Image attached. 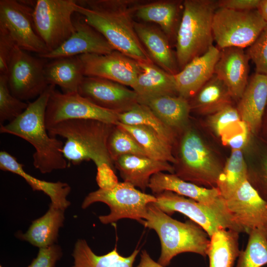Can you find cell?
I'll return each instance as SVG.
<instances>
[{
  "mask_svg": "<svg viewBox=\"0 0 267 267\" xmlns=\"http://www.w3.org/2000/svg\"><path fill=\"white\" fill-rule=\"evenodd\" d=\"M140 0H86L77 1L76 12L99 32L115 50L138 62H153L134 28Z\"/></svg>",
  "mask_w": 267,
  "mask_h": 267,
  "instance_id": "cell-1",
  "label": "cell"
},
{
  "mask_svg": "<svg viewBox=\"0 0 267 267\" xmlns=\"http://www.w3.org/2000/svg\"><path fill=\"white\" fill-rule=\"evenodd\" d=\"M55 87L49 85L36 100L28 102L26 110L18 117L6 125L0 126V133L19 137L34 147L33 165L44 174L68 167L67 160L62 152L63 143L49 134L45 123L47 102Z\"/></svg>",
  "mask_w": 267,
  "mask_h": 267,
  "instance_id": "cell-2",
  "label": "cell"
},
{
  "mask_svg": "<svg viewBox=\"0 0 267 267\" xmlns=\"http://www.w3.org/2000/svg\"><path fill=\"white\" fill-rule=\"evenodd\" d=\"M115 125L94 120H70L47 129L52 137L66 139L62 152L74 165L91 160L98 166L107 163L115 168L107 149L109 135Z\"/></svg>",
  "mask_w": 267,
  "mask_h": 267,
  "instance_id": "cell-3",
  "label": "cell"
},
{
  "mask_svg": "<svg viewBox=\"0 0 267 267\" xmlns=\"http://www.w3.org/2000/svg\"><path fill=\"white\" fill-rule=\"evenodd\" d=\"M155 231L160 239L161 253L158 263L164 267L177 255L186 252L207 256L209 235L192 221L181 222L160 210L154 203L148 204L142 223Z\"/></svg>",
  "mask_w": 267,
  "mask_h": 267,
  "instance_id": "cell-4",
  "label": "cell"
},
{
  "mask_svg": "<svg viewBox=\"0 0 267 267\" xmlns=\"http://www.w3.org/2000/svg\"><path fill=\"white\" fill-rule=\"evenodd\" d=\"M218 8L217 0L183 1L176 40V56L179 70L213 45L212 23Z\"/></svg>",
  "mask_w": 267,
  "mask_h": 267,
  "instance_id": "cell-5",
  "label": "cell"
},
{
  "mask_svg": "<svg viewBox=\"0 0 267 267\" xmlns=\"http://www.w3.org/2000/svg\"><path fill=\"white\" fill-rule=\"evenodd\" d=\"M179 134L175 174L200 186L217 187L223 166L194 129L188 126Z\"/></svg>",
  "mask_w": 267,
  "mask_h": 267,
  "instance_id": "cell-6",
  "label": "cell"
},
{
  "mask_svg": "<svg viewBox=\"0 0 267 267\" xmlns=\"http://www.w3.org/2000/svg\"><path fill=\"white\" fill-rule=\"evenodd\" d=\"M156 201L154 195L146 193L127 182H119L110 189H99L88 194L81 207L85 209L95 202H103L110 208V213L100 216V222L105 224L123 219L134 220L142 223L149 204Z\"/></svg>",
  "mask_w": 267,
  "mask_h": 267,
  "instance_id": "cell-7",
  "label": "cell"
},
{
  "mask_svg": "<svg viewBox=\"0 0 267 267\" xmlns=\"http://www.w3.org/2000/svg\"><path fill=\"white\" fill-rule=\"evenodd\" d=\"M267 25L258 9L239 11L218 8L212 23L214 40L220 50L248 47Z\"/></svg>",
  "mask_w": 267,
  "mask_h": 267,
  "instance_id": "cell-8",
  "label": "cell"
},
{
  "mask_svg": "<svg viewBox=\"0 0 267 267\" xmlns=\"http://www.w3.org/2000/svg\"><path fill=\"white\" fill-rule=\"evenodd\" d=\"M77 0H38L33 17L35 30L49 52L64 43L75 31L72 16Z\"/></svg>",
  "mask_w": 267,
  "mask_h": 267,
  "instance_id": "cell-9",
  "label": "cell"
},
{
  "mask_svg": "<svg viewBox=\"0 0 267 267\" xmlns=\"http://www.w3.org/2000/svg\"><path fill=\"white\" fill-rule=\"evenodd\" d=\"M154 195L156 198L154 203L163 212L169 216L175 212L184 215L200 226L209 238L222 228L245 233L232 217L192 199L171 191H164Z\"/></svg>",
  "mask_w": 267,
  "mask_h": 267,
  "instance_id": "cell-10",
  "label": "cell"
},
{
  "mask_svg": "<svg viewBox=\"0 0 267 267\" xmlns=\"http://www.w3.org/2000/svg\"><path fill=\"white\" fill-rule=\"evenodd\" d=\"M45 60L15 46L6 75L9 89L14 96L28 100L44 92L49 86L44 76Z\"/></svg>",
  "mask_w": 267,
  "mask_h": 267,
  "instance_id": "cell-11",
  "label": "cell"
},
{
  "mask_svg": "<svg viewBox=\"0 0 267 267\" xmlns=\"http://www.w3.org/2000/svg\"><path fill=\"white\" fill-rule=\"evenodd\" d=\"M119 114L96 105L78 92L64 93L54 89L47 102L45 123L47 129L70 120H94L116 125Z\"/></svg>",
  "mask_w": 267,
  "mask_h": 267,
  "instance_id": "cell-12",
  "label": "cell"
},
{
  "mask_svg": "<svg viewBox=\"0 0 267 267\" xmlns=\"http://www.w3.org/2000/svg\"><path fill=\"white\" fill-rule=\"evenodd\" d=\"M33 10L26 2L0 0V28L7 32L19 48L40 55L49 50L35 30Z\"/></svg>",
  "mask_w": 267,
  "mask_h": 267,
  "instance_id": "cell-13",
  "label": "cell"
},
{
  "mask_svg": "<svg viewBox=\"0 0 267 267\" xmlns=\"http://www.w3.org/2000/svg\"><path fill=\"white\" fill-rule=\"evenodd\" d=\"M235 222L249 234L257 229L267 238V202L248 180H245L233 195L225 200Z\"/></svg>",
  "mask_w": 267,
  "mask_h": 267,
  "instance_id": "cell-14",
  "label": "cell"
},
{
  "mask_svg": "<svg viewBox=\"0 0 267 267\" xmlns=\"http://www.w3.org/2000/svg\"><path fill=\"white\" fill-rule=\"evenodd\" d=\"M79 56L85 76L106 79L131 88L141 72L137 61L117 50L105 54H87Z\"/></svg>",
  "mask_w": 267,
  "mask_h": 267,
  "instance_id": "cell-15",
  "label": "cell"
},
{
  "mask_svg": "<svg viewBox=\"0 0 267 267\" xmlns=\"http://www.w3.org/2000/svg\"><path fill=\"white\" fill-rule=\"evenodd\" d=\"M78 92L96 105L119 113L138 103V95L133 89L99 77L85 76Z\"/></svg>",
  "mask_w": 267,
  "mask_h": 267,
  "instance_id": "cell-16",
  "label": "cell"
},
{
  "mask_svg": "<svg viewBox=\"0 0 267 267\" xmlns=\"http://www.w3.org/2000/svg\"><path fill=\"white\" fill-rule=\"evenodd\" d=\"M148 188L154 195L171 191L232 217L217 187L207 188L185 181L175 174L159 172L150 178ZM233 218V217H232Z\"/></svg>",
  "mask_w": 267,
  "mask_h": 267,
  "instance_id": "cell-17",
  "label": "cell"
},
{
  "mask_svg": "<svg viewBox=\"0 0 267 267\" xmlns=\"http://www.w3.org/2000/svg\"><path fill=\"white\" fill-rule=\"evenodd\" d=\"M75 32L59 47L44 54L48 59L87 54H105L115 50L107 40L84 19L74 21Z\"/></svg>",
  "mask_w": 267,
  "mask_h": 267,
  "instance_id": "cell-18",
  "label": "cell"
},
{
  "mask_svg": "<svg viewBox=\"0 0 267 267\" xmlns=\"http://www.w3.org/2000/svg\"><path fill=\"white\" fill-rule=\"evenodd\" d=\"M220 54L221 50L212 45L174 75L178 95L188 100L192 98L214 75Z\"/></svg>",
  "mask_w": 267,
  "mask_h": 267,
  "instance_id": "cell-19",
  "label": "cell"
},
{
  "mask_svg": "<svg viewBox=\"0 0 267 267\" xmlns=\"http://www.w3.org/2000/svg\"><path fill=\"white\" fill-rule=\"evenodd\" d=\"M249 60L243 48L232 47L221 50L214 74L226 85L233 99H240L248 84Z\"/></svg>",
  "mask_w": 267,
  "mask_h": 267,
  "instance_id": "cell-20",
  "label": "cell"
},
{
  "mask_svg": "<svg viewBox=\"0 0 267 267\" xmlns=\"http://www.w3.org/2000/svg\"><path fill=\"white\" fill-rule=\"evenodd\" d=\"M114 166L124 181L139 188L143 192L148 188L153 175L161 172L175 174L174 166L170 163L143 156L123 155L114 161Z\"/></svg>",
  "mask_w": 267,
  "mask_h": 267,
  "instance_id": "cell-21",
  "label": "cell"
},
{
  "mask_svg": "<svg viewBox=\"0 0 267 267\" xmlns=\"http://www.w3.org/2000/svg\"><path fill=\"white\" fill-rule=\"evenodd\" d=\"M182 10L183 1L180 0H142L134 16L142 22L157 24L170 43L176 42Z\"/></svg>",
  "mask_w": 267,
  "mask_h": 267,
  "instance_id": "cell-22",
  "label": "cell"
},
{
  "mask_svg": "<svg viewBox=\"0 0 267 267\" xmlns=\"http://www.w3.org/2000/svg\"><path fill=\"white\" fill-rule=\"evenodd\" d=\"M136 34L150 58L157 66L176 75L179 72L176 53L171 43L159 27L142 22H134Z\"/></svg>",
  "mask_w": 267,
  "mask_h": 267,
  "instance_id": "cell-23",
  "label": "cell"
},
{
  "mask_svg": "<svg viewBox=\"0 0 267 267\" xmlns=\"http://www.w3.org/2000/svg\"><path fill=\"white\" fill-rule=\"evenodd\" d=\"M267 105V76L255 73L249 79L237 107L241 119L252 133L259 129Z\"/></svg>",
  "mask_w": 267,
  "mask_h": 267,
  "instance_id": "cell-24",
  "label": "cell"
},
{
  "mask_svg": "<svg viewBox=\"0 0 267 267\" xmlns=\"http://www.w3.org/2000/svg\"><path fill=\"white\" fill-rule=\"evenodd\" d=\"M23 165L6 151L0 152V169L20 176L33 190L41 191L50 199L54 207L65 210L70 205L67 196L71 191L70 185L61 181L49 182L39 179L25 171Z\"/></svg>",
  "mask_w": 267,
  "mask_h": 267,
  "instance_id": "cell-25",
  "label": "cell"
},
{
  "mask_svg": "<svg viewBox=\"0 0 267 267\" xmlns=\"http://www.w3.org/2000/svg\"><path fill=\"white\" fill-rule=\"evenodd\" d=\"M141 68L132 88L140 99L160 96L178 95L174 75L164 71L153 62H138Z\"/></svg>",
  "mask_w": 267,
  "mask_h": 267,
  "instance_id": "cell-26",
  "label": "cell"
},
{
  "mask_svg": "<svg viewBox=\"0 0 267 267\" xmlns=\"http://www.w3.org/2000/svg\"><path fill=\"white\" fill-rule=\"evenodd\" d=\"M148 106L164 124L178 134L188 126L191 112L189 100L179 95H164L138 101Z\"/></svg>",
  "mask_w": 267,
  "mask_h": 267,
  "instance_id": "cell-27",
  "label": "cell"
},
{
  "mask_svg": "<svg viewBox=\"0 0 267 267\" xmlns=\"http://www.w3.org/2000/svg\"><path fill=\"white\" fill-rule=\"evenodd\" d=\"M44 66V76L49 85L58 86L64 93L78 92L84 77L79 56L51 59Z\"/></svg>",
  "mask_w": 267,
  "mask_h": 267,
  "instance_id": "cell-28",
  "label": "cell"
},
{
  "mask_svg": "<svg viewBox=\"0 0 267 267\" xmlns=\"http://www.w3.org/2000/svg\"><path fill=\"white\" fill-rule=\"evenodd\" d=\"M232 99L226 85L214 74L189 102L191 111L209 116L232 105Z\"/></svg>",
  "mask_w": 267,
  "mask_h": 267,
  "instance_id": "cell-29",
  "label": "cell"
},
{
  "mask_svg": "<svg viewBox=\"0 0 267 267\" xmlns=\"http://www.w3.org/2000/svg\"><path fill=\"white\" fill-rule=\"evenodd\" d=\"M64 211L50 204L45 214L33 221L27 231L20 234L19 238L39 248L55 244L59 229L63 225Z\"/></svg>",
  "mask_w": 267,
  "mask_h": 267,
  "instance_id": "cell-30",
  "label": "cell"
},
{
  "mask_svg": "<svg viewBox=\"0 0 267 267\" xmlns=\"http://www.w3.org/2000/svg\"><path fill=\"white\" fill-rule=\"evenodd\" d=\"M139 251L135 249L130 256L124 257L119 254L116 245L106 254L99 256L92 251L85 240L78 239L72 253V267H133Z\"/></svg>",
  "mask_w": 267,
  "mask_h": 267,
  "instance_id": "cell-31",
  "label": "cell"
},
{
  "mask_svg": "<svg viewBox=\"0 0 267 267\" xmlns=\"http://www.w3.org/2000/svg\"><path fill=\"white\" fill-rule=\"evenodd\" d=\"M239 232L222 228L210 237L207 250L209 267H233L240 251Z\"/></svg>",
  "mask_w": 267,
  "mask_h": 267,
  "instance_id": "cell-32",
  "label": "cell"
},
{
  "mask_svg": "<svg viewBox=\"0 0 267 267\" xmlns=\"http://www.w3.org/2000/svg\"><path fill=\"white\" fill-rule=\"evenodd\" d=\"M116 125L130 134L149 157L168 162L172 165L176 163L173 146L165 141L152 129L145 126L128 125L120 122Z\"/></svg>",
  "mask_w": 267,
  "mask_h": 267,
  "instance_id": "cell-33",
  "label": "cell"
},
{
  "mask_svg": "<svg viewBox=\"0 0 267 267\" xmlns=\"http://www.w3.org/2000/svg\"><path fill=\"white\" fill-rule=\"evenodd\" d=\"M119 122L128 125L148 127L173 147L178 135L157 117L148 106L139 103L129 110L119 113Z\"/></svg>",
  "mask_w": 267,
  "mask_h": 267,
  "instance_id": "cell-34",
  "label": "cell"
},
{
  "mask_svg": "<svg viewBox=\"0 0 267 267\" xmlns=\"http://www.w3.org/2000/svg\"><path fill=\"white\" fill-rule=\"evenodd\" d=\"M248 178V169L241 150H232L217 183L222 196L230 197Z\"/></svg>",
  "mask_w": 267,
  "mask_h": 267,
  "instance_id": "cell-35",
  "label": "cell"
},
{
  "mask_svg": "<svg viewBox=\"0 0 267 267\" xmlns=\"http://www.w3.org/2000/svg\"><path fill=\"white\" fill-rule=\"evenodd\" d=\"M248 234L246 248L240 251L236 267H261L267 265V237L257 229Z\"/></svg>",
  "mask_w": 267,
  "mask_h": 267,
  "instance_id": "cell-36",
  "label": "cell"
},
{
  "mask_svg": "<svg viewBox=\"0 0 267 267\" xmlns=\"http://www.w3.org/2000/svg\"><path fill=\"white\" fill-rule=\"evenodd\" d=\"M109 155L114 161L125 155H135L148 157L134 138L128 132L115 125L107 140Z\"/></svg>",
  "mask_w": 267,
  "mask_h": 267,
  "instance_id": "cell-37",
  "label": "cell"
},
{
  "mask_svg": "<svg viewBox=\"0 0 267 267\" xmlns=\"http://www.w3.org/2000/svg\"><path fill=\"white\" fill-rule=\"evenodd\" d=\"M26 103L14 96L8 87L6 75H0V126L5 121L10 122L27 108Z\"/></svg>",
  "mask_w": 267,
  "mask_h": 267,
  "instance_id": "cell-38",
  "label": "cell"
},
{
  "mask_svg": "<svg viewBox=\"0 0 267 267\" xmlns=\"http://www.w3.org/2000/svg\"><path fill=\"white\" fill-rule=\"evenodd\" d=\"M251 132L248 125L240 120L226 127L220 136L224 145L232 150H241L247 144Z\"/></svg>",
  "mask_w": 267,
  "mask_h": 267,
  "instance_id": "cell-39",
  "label": "cell"
},
{
  "mask_svg": "<svg viewBox=\"0 0 267 267\" xmlns=\"http://www.w3.org/2000/svg\"><path fill=\"white\" fill-rule=\"evenodd\" d=\"M256 73L267 76V25L246 51Z\"/></svg>",
  "mask_w": 267,
  "mask_h": 267,
  "instance_id": "cell-40",
  "label": "cell"
},
{
  "mask_svg": "<svg viewBox=\"0 0 267 267\" xmlns=\"http://www.w3.org/2000/svg\"><path fill=\"white\" fill-rule=\"evenodd\" d=\"M240 120L241 119L237 108L230 105L209 115L208 122L215 133L220 136L221 132L226 127Z\"/></svg>",
  "mask_w": 267,
  "mask_h": 267,
  "instance_id": "cell-41",
  "label": "cell"
},
{
  "mask_svg": "<svg viewBox=\"0 0 267 267\" xmlns=\"http://www.w3.org/2000/svg\"><path fill=\"white\" fill-rule=\"evenodd\" d=\"M62 256V249L56 244L39 248L37 257L28 267H54Z\"/></svg>",
  "mask_w": 267,
  "mask_h": 267,
  "instance_id": "cell-42",
  "label": "cell"
},
{
  "mask_svg": "<svg viewBox=\"0 0 267 267\" xmlns=\"http://www.w3.org/2000/svg\"><path fill=\"white\" fill-rule=\"evenodd\" d=\"M15 45L7 32L0 28V75H7L8 61Z\"/></svg>",
  "mask_w": 267,
  "mask_h": 267,
  "instance_id": "cell-43",
  "label": "cell"
},
{
  "mask_svg": "<svg viewBox=\"0 0 267 267\" xmlns=\"http://www.w3.org/2000/svg\"><path fill=\"white\" fill-rule=\"evenodd\" d=\"M96 168V180L100 189H110L119 182L115 168L109 164L103 163Z\"/></svg>",
  "mask_w": 267,
  "mask_h": 267,
  "instance_id": "cell-44",
  "label": "cell"
},
{
  "mask_svg": "<svg viewBox=\"0 0 267 267\" xmlns=\"http://www.w3.org/2000/svg\"><path fill=\"white\" fill-rule=\"evenodd\" d=\"M247 179L261 197L267 202V160L262 172L259 174H248Z\"/></svg>",
  "mask_w": 267,
  "mask_h": 267,
  "instance_id": "cell-45",
  "label": "cell"
},
{
  "mask_svg": "<svg viewBox=\"0 0 267 267\" xmlns=\"http://www.w3.org/2000/svg\"><path fill=\"white\" fill-rule=\"evenodd\" d=\"M261 0H217L218 8L239 11L258 9Z\"/></svg>",
  "mask_w": 267,
  "mask_h": 267,
  "instance_id": "cell-46",
  "label": "cell"
},
{
  "mask_svg": "<svg viewBox=\"0 0 267 267\" xmlns=\"http://www.w3.org/2000/svg\"><path fill=\"white\" fill-rule=\"evenodd\" d=\"M140 261L136 267H164L153 260L145 250L141 251Z\"/></svg>",
  "mask_w": 267,
  "mask_h": 267,
  "instance_id": "cell-47",
  "label": "cell"
},
{
  "mask_svg": "<svg viewBox=\"0 0 267 267\" xmlns=\"http://www.w3.org/2000/svg\"><path fill=\"white\" fill-rule=\"evenodd\" d=\"M258 10L264 19L267 22V0H261Z\"/></svg>",
  "mask_w": 267,
  "mask_h": 267,
  "instance_id": "cell-48",
  "label": "cell"
},
{
  "mask_svg": "<svg viewBox=\"0 0 267 267\" xmlns=\"http://www.w3.org/2000/svg\"><path fill=\"white\" fill-rule=\"evenodd\" d=\"M0 267H2L1 266H0Z\"/></svg>",
  "mask_w": 267,
  "mask_h": 267,
  "instance_id": "cell-49",
  "label": "cell"
}]
</instances>
